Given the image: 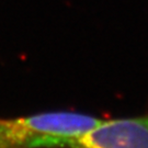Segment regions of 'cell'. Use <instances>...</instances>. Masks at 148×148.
Returning a JSON list of instances; mask_svg holds the SVG:
<instances>
[{
  "label": "cell",
  "instance_id": "cell-1",
  "mask_svg": "<svg viewBox=\"0 0 148 148\" xmlns=\"http://www.w3.org/2000/svg\"><path fill=\"white\" fill-rule=\"evenodd\" d=\"M99 122L74 112L0 120V148H77L78 139Z\"/></svg>",
  "mask_w": 148,
  "mask_h": 148
},
{
  "label": "cell",
  "instance_id": "cell-2",
  "mask_svg": "<svg viewBox=\"0 0 148 148\" xmlns=\"http://www.w3.org/2000/svg\"><path fill=\"white\" fill-rule=\"evenodd\" d=\"M77 148H148V114L100 120L78 139Z\"/></svg>",
  "mask_w": 148,
  "mask_h": 148
}]
</instances>
